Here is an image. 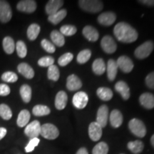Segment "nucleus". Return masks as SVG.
<instances>
[{
    "mask_svg": "<svg viewBox=\"0 0 154 154\" xmlns=\"http://www.w3.org/2000/svg\"><path fill=\"white\" fill-rule=\"evenodd\" d=\"M113 34L116 38L123 43H132L138 38L136 30L126 22H119L116 25Z\"/></svg>",
    "mask_w": 154,
    "mask_h": 154,
    "instance_id": "f257e3e1",
    "label": "nucleus"
},
{
    "mask_svg": "<svg viewBox=\"0 0 154 154\" xmlns=\"http://www.w3.org/2000/svg\"><path fill=\"white\" fill-rule=\"evenodd\" d=\"M79 5L81 9L88 12L96 13L103 9V4L101 1L97 0H80Z\"/></svg>",
    "mask_w": 154,
    "mask_h": 154,
    "instance_id": "f03ea898",
    "label": "nucleus"
},
{
    "mask_svg": "<svg viewBox=\"0 0 154 154\" xmlns=\"http://www.w3.org/2000/svg\"><path fill=\"white\" fill-rule=\"evenodd\" d=\"M128 128L133 134L143 138L146 134V128L143 121L138 119H133L128 123Z\"/></svg>",
    "mask_w": 154,
    "mask_h": 154,
    "instance_id": "7ed1b4c3",
    "label": "nucleus"
},
{
    "mask_svg": "<svg viewBox=\"0 0 154 154\" xmlns=\"http://www.w3.org/2000/svg\"><path fill=\"white\" fill-rule=\"evenodd\" d=\"M154 44L153 42L148 41L144 42L135 50V57L138 59H144L147 58L153 51Z\"/></svg>",
    "mask_w": 154,
    "mask_h": 154,
    "instance_id": "20e7f679",
    "label": "nucleus"
},
{
    "mask_svg": "<svg viewBox=\"0 0 154 154\" xmlns=\"http://www.w3.org/2000/svg\"><path fill=\"white\" fill-rule=\"evenodd\" d=\"M44 138L49 140L56 139L59 135V129L54 124H45L41 126V133Z\"/></svg>",
    "mask_w": 154,
    "mask_h": 154,
    "instance_id": "39448f33",
    "label": "nucleus"
},
{
    "mask_svg": "<svg viewBox=\"0 0 154 154\" xmlns=\"http://www.w3.org/2000/svg\"><path fill=\"white\" fill-rule=\"evenodd\" d=\"M12 17V11L9 4L7 1L0 0V21L7 23Z\"/></svg>",
    "mask_w": 154,
    "mask_h": 154,
    "instance_id": "423d86ee",
    "label": "nucleus"
},
{
    "mask_svg": "<svg viewBox=\"0 0 154 154\" xmlns=\"http://www.w3.org/2000/svg\"><path fill=\"white\" fill-rule=\"evenodd\" d=\"M41 124L38 121H34L29 124L24 129V134L30 139L37 138L41 133Z\"/></svg>",
    "mask_w": 154,
    "mask_h": 154,
    "instance_id": "0eeeda50",
    "label": "nucleus"
},
{
    "mask_svg": "<svg viewBox=\"0 0 154 154\" xmlns=\"http://www.w3.org/2000/svg\"><path fill=\"white\" fill-rule=\"evenodd\" d=\"M101 46L103 51L109 54L114 53L117 49V45L114 39L109 35L103 36L101 39Z\"/></svg>",
    "mask_w": 154,
    "mask_h": 154,
    "instance_id": "6e6552de",
    "label": "nucleus"
},
{
    "mask_svg": "<svg viewBox=\"0 0 154 154\" xmlns=\"http://www.w3.org/2000/svg\"><path fill=\"white\" fill-rule=\"evenodd\" d=\"M88 101L87 94L84 91H79L74 94L73 97V104L78 109H82L86 107Z\"/></svg>",
    "mask_w": 154,
    "mask_h": 154,
    "instance_id": "1a4fd4ad",
    "label": "nucleus"
},
{
    "mask_svg": "<svg viewBox=\"0 0 154 154\" xmlns=\"http://www.w3.org/2000/svg\"><path fill=\"white\" fill-rule=\"evenodd\" d=\"M119 69L124 73H130L134 69V63L129 57L126 56H121L116 61Z\"/></svg>",
    "mask_w": 154,
    "mask_h": 154,
    "instance_id": "9d476101",
    "label": "nucleus"
},
{
    "mask_svg": "<svg viewBox=\"0 0 154 154\" xmlns=\"http://www.w3.org/2000/svg\"><path fill=\"white\" fill-rule=\"evenodd\" d=\"M109 119V108L106 105H102L99 108L96 116V122L104 128L106 126Z\"/></svg>",
    "mask_w": 154,
    "mask_h": 154,
    "instance_id": "9b49d317",
    "label": "nucleus"
},
{
    "mask_svg": "<svg viewBox=\"0 0 154 154\" xmlns=\"http://www.w3.org/2000/svg\"><path fill=\"white\" fill-rule=\"evenodd\" d=\"M17 9L26 13H32L36 9V2L33 0H22L17 4Z\"/></svg>",
    "mask_w": 154,
    "mask_h": 154,
    "instance_id": "f8f14e48",
    "label": "nucleus"
},
{
    "mask_svg": "<svg viewBox=\"0 0 154 154\" xmlns=\"http://www.w3.org/2000/svg\"><path fill=\"white\" fill-rule=\"evenodd\" d=\"M116 16L112 11H106L98 17V22L103 26H111L115 22Z\"/></svg>",
    "mask_w": 154,
    "mask_h": 154,
    "instance_id": "ddd939ff",
    "label": "nucleus"
},
{
    "mask_svg": "<svg viewBox=\"0 0 154 154\" xmlns=\"http://www.w3.org/2000/svg\"><path fill=\"white\" fill-rule=\"evenodd\" d=\"M102 127L97 122H92L88 127V135L93 141H98L102 136Z\"/></svg>",
    "mask_w": 154,
    "mask_h": 154,
    "instance_id": "4468645a",
    "label": "nucleus"
},
{
    "mask_svg": "<svg viewBox=\"0 0 154 154\" xmlns=\"http://www.w3.org/2000/svg\"><path fill=\"white\" fill-rule=\"evenodd\" d=\"M63 5V1L61 0H50L45 7V10L47 14L52 15L60 10V8Z\"/></svg>",
    "mask_w": 154,
    "mask_h": 154,
    "instance_id": "2eb2a0df",
    "label": "nucleus"
},
{
    "mask_svg": "<svg viewBox=\"0 0 154 154\" xmlns=\"http://www.w3.org/2000/svg\"><path fill=\"white\" fill-rule=\"evenodd\" d=\"M82 81L75 74H72L68 76L66 81V88L69 91H76L82 88Z\"/></svg>",
    "mask_w": 154,
    "mask_h": 154,
    "instance_id": "dca6fc26",
    "label": "nucleus"
},
{
    "mask_svg": "<svg viewBox=\"0 0 154 154\" xmlns=\"http://www.w3.org/2000/svg\"><path fill=\"white\" fill-rule=\"evenodd\" d=\"M115 90L124 100H128L130 98V88L126 82L120 81L115 84Z\"/></svg>",
    "mask_w": 154,
    "mask_h": 154,
    "instance_id": "f3484780",
    "label": "nucleus"
},
{
    "mask_svg": "<svg viewBox=\"0 0 154 154\" xmlns=\"http://www.w3.org/2000/svg\"><path fill=\"white\" fill-rule=\"evenodd\" d=\"M139 102L142 106L147 109L154 108V95L151 93H143L140 96Z\"/></svg>",
    "mask_w": 154,
    "mask_h": 154,
    "instance_id": "a211bd4d",
    "label": "nucleus"
},
{
    "mask_svg": "<svg viewBox=\"0 0 154 154\" xmlns=\"http://www.w3.org/2000/svg\"><path fill=\"white\" fill-rule=\"evenodd\" d=\"M68 101V96L65 91L58 92L55 98V107L58 110H63L66 106Z\"/></svg>",
    "mask_w": 154,
    "mask_h": 154,
    "instance_id": "6ab92c4d",
    "label": "nucleus"
},
{
    "mask_svg": "<svg viewBox=\"0 0 154 154\" xmlns=\"http://www.w3.org/2000/svg\"><path fill=\"white\" fill-rule=\"evenodd\" d=\"M83 35L90 42H96L99 37V32L91 26H86L83 29Z\"/></svg>",
    "mask_w": 154,
    "mask_h": 154,
    "instance_id": "aec40b11",
    "label": "nucleus"
},
{
    "mask_svg": "<svg viewBox=\"0 0 154 154\" xmlns=\"http://www.w3.org/2000/svg\"><path fill=\"white\" fill-rule=\"evenodd\" d=\"M118 65H117L116 61L113 59H109L108 61L106 66V72L108 79L111 82H113L116 79L118 72Z\"/></svg>",
    "mask_w": 154,
    "mask_h": 154,
    "instance_id": "412c9836",
    "label": "nucleus"
},
{
    "mask_svg": "<svg viewBox=\"0 0 154 154\" xmlns=\"http://www.w3.org/2000/svg\"><path fill=\"white\" fill-rule=\"evenodd\" d=\"M17 70L22 76H24L25 78L28 79H31L34 76V69L26 63H19V66H17Z\"/></svg>",
    "mask_w": 154,
    "mask_h": 154,
    "instance_id": "4be33fe9",
    "label": "nucleus"
},
{
    "mask_svg": "<svg viewBox=\"0 0 154 154\" xmlns=\"http://www.w3.org/2000/svg\"><path fill=\"white\" fill-rule=\"evenodd\" d=\"M109 119H110L111 125L113 128H119L123 123L122 113H121V111L116 110V109L113 110L111 111Z\"/></svg>",
    "mask_w": 154,
    "mask_h": 154,
    "instance_id": "5701e85b",
    "label": "nucleus"
},
{
    "mask_svg": "<svg viewBox=\"0 0 154 154\" xmlns=\"http://www.w3.org/2000/svg\"><path fill=\"white\" fill-rule=\"evenodd\" d=\"M30 113L28 110H26V109H24V110L21 111L20 113H19L18 117H17V126L19 127H24L26 126L29 123V121L30 120Z\"/></svg>",
    "mask_w": 154,
    "mask_h": 154,
    "instance_id": "b1692460",
    "label": "nucleus"
},
{
    "mask_svg": "<svg viewBox=\"0 0 154 154\" xmlns=\"http://www.w3.org/2000/svg\"><path fill=\"white\" fill-rule=\"evenodd\" d=\"M106 66L102 59H96L92 63V70L96 75H101L106 72Z\"/></svg>",
    "mask_w": 154,
    "mask_h": 154,
    "instance_id": "393cba45",
    "label": "nucleus"
},
{
    "mask_svg": "<svg viewBox=\"0 0 154 154\" xmlns=\"http://www.w3.org/2000/svg\"><path fill=\"white\" fill-rule=\"evenodd\" d=\"M51 41L54 43V45L57 46L59 47H61L64 45L65 38L64 36L60 32L57 30H54L51 33Z\"/></svg>",
    "mask_w": 154,
    "mask_h": 154,
    "instance_id": "a878e982",
    "label": "nucleus"
},
{
    "mask_svg": "<svg viewBox=\"0 0 154 154\" xmlns=\"http://www.w3.org/2000/svg\"><path fill=\"white\" fill-rule=\"evenodd\" d=\"M96 94L102 101H108L113 98V91L106 87H100L96 91Z\"/></svg>",
    "mask_w": 154,
    "mask_h": 154,
    "instance_id": "bb28decb",
    "label": "nucleus"
},
{
    "mask_svg": "<svg viewBox=\"0 0 154 154\" xmlns=\"http://www.w3.org/2000/svg\"><path fill=\"white\" fill-rule=\"evenodd\" d=\"M66 14L67 11L66 9H60V10L57 11L55 14L49 16V17H48V20H49V22H51V24L54 25L58 24L66 17Z\"/></svg>",
    "mask_w": 154,
    "mask_h": 154,
    "instance_id": "cd10ccee",
    "label": "nucleus"
},
{
    "mask_svg": "<svg viewBox=\"0 0 154 154\" xmlns=\"http://www.w3.org/2000/svg\"><path fill=\"white\" fill-rule=\"evenodd\" d=\"M2 45L4 50L7 54H11L12 53H14L16 46H15L14 39L10 36H6L4 38Z\"/></svg>",
    "mask_w": 154,
    "mask_h": 154,
    "instance_id": "c85d7f7f",
    "label": "nucleus"
},
{
    "mask_svg": "<svg viewBox=\"0 0 154 154\" xmlns=\"http://www.w3.org/2000/svg\"><path fill=\"white\" fill-rule=\"evenodd\" d=\"M21 97L23 100V101L25 103H29L32 99V88L27 84H24L21 86L20 90Z\"/></svg>",
    "mask_w": 154,
    "mask_h": 154,
    "instance_id": "c756f323",
    "label": "nucleus"
},
{
    "mask_svg": "<svg viewBox=\"0 0 154 154\" xmlns=\"http://www.w3.org/2000/svg\"><path fill=\"white\" fill-rule=\"evenodd\" d=\"M128 149L134 154H138L141 153L143 150L144 145L143 142L140 140H135V141H131L127 145Z\"/></svg>",
    "mask_w": 154,
    "mask_h": 154,
    "instance_id": "7c9ffc66",
    "label": "nucleus"
},
{
    "mask_svg": "<svg viewBox=\"0 0 154 154\" xmlns=\"http://www.w3.org/2000/svg\"><path fill=\"white\" fill-rule=\"evenodd\" d=\"M40 30H41V28H40V26L38 24H31L27 29V36L29 39L31 40V41L35 40L40 33Z\"/></svg>",
    "mask_w": 154,
    "mask_h": 154,
    "instance_id": "2f4dec72",
    "label": "nucleus"
},
{
    "mask_svg": "<svg viewBox=\"0 0 154 154\" xmlns=\"http://www.w3.org/2000/svg\"><path fill=\"white\" fill-rule=\"evenodd\" d=\"M51 111L47 106L44 105H36L33 108L32 113L36 116H44L49 115Z\"/></svg>",
    "mask_w": 154,
    "mask_h": 154,
    "instance_id": "473e14b6",
    "label": "nucleus"
},
{
    "mask_svg": "<svg viewBox=\"0 0 154 154\" xmlns=\"http://www.w3.org/2000/svg\"><path fill=\"white\" fill-rule=\"evenodd\" d=\"M48 79L50 80H52L54 82H57L60 76L59 69L56 65H51L48 68L47 72Z\"/></svg>",
    "mask_w": 154,
    "mask_h": 154,
    "instance_id": "72a5a7b5",
    "label": "nucleus"
},
{
    "mask_svg": "<svg viewBox=\"0 0 154 154\" xmlns=\"http://www.w3.org/2000/svg\"><path fill=\"white\" fill-rule=\"evenodd\" d=\"M91 57V51L89 49L82 50L77 56V61L79 63H85L89 60Z\"/></svg>",
    "mask_w": 154,
    "mask_h": 154,
    "instance_id": "f704fd0d",
    "label": "nucleus"
},
{
    "mask_svg": "<svg viewBox=\"0 0 154 154\" xmlns=\"http://www.w3.org/2000/svg\"><path fill=\"white\" fill-rule=\"evenodd\" d=\"M109 152V146L105 142H100L94 146L92 150V154H107Z\"/></svg>",
    "mask_w": 154,
    "mask_h": 154,
    "instance_id": "c9c22d12",
    "label": "nucleus"
},
{
    "mask_svg": "<svg viewBox=\"0 0 154 154\" xmlns=\"http://www.w3.org/2000/svg\"><path fill=\"white\" fill-rule=\"evenodd\" d=\"M0 116L5 120H9L12 117L11 109L7 104H0Z\"/></svg>",
    "mask_w": 154,
    "mask_h": 154,
    "instance_id": "e433bc0d",
    "label": "nucleus"
},
{
    "mask_svg": "<svg viewBox=\"0 0 154 154\" xmlns=\"http://www.w3.org/2000/svg\"><path fill=\"white\" fill-rule=\"evenodd\" d=\"M16 47L15 49H17V54L20 58H24L27 54V48H26V44H24V42L18 41L16 44Z\"/></svg>",
    "mask_w": 154,
    "mask_h": 154,
    "instance_id": "4c0bfd02",
    "label": "nucleus"
},
{
    "mask_svg": "<svg viewBox=\"0 0 154 154\" xmlns=\"http://www.w3.org/2000/svg\"><path fill=\"white\" fill-rule=\"evenodd\" d=\"M77 29L73 25H63L60 28V32L63 36H72L76 33Z\"/></svg>",
    "mask_w": 154,
    "mask_h": 154,
    "instance_id": "58836bf2",
    "label": "nucleus"
},
{
    "mask_svg": "<svg viewBox=\"0 0 154 154\" xmlns=\"http://www.w3.org/2000/svg\"><path fill=\"white\" fill-rule=\"evenodd\" d=\"M74 59V55L72 53H66L59 57L58 60V63L59 66H65L67 64H69Z\"/></svg>",
    "mask_w": 154,
    "mask_h": 154,
    "instance_id": "ea45409f",
    "label": "nucleus"
},
{
    "mask_svg": "<svg viewBox=\"0 0 154 154\" xmlns=\"http://www.w3.org/2000/svg\"><path fill=\"white\" fill-rule=\"evenodd\" d=\"M2 79L8 83H14L18 80V76L12 72H7L2 75Z\"/></svg>",
    "mask_w": 154,
    "mask_h": 154,
    "instance_id": "a19ab883",
    "label": "nucleus"
},
{
    "mask_svg": "<svg viewBox=\"0 0 154 154\" xmlns=\"http://www.w3.org/2000/svg\"><path fill=\"white\" fill-rule=\"evenodd\" d=\"M54 59L49 56L42 57L38 61V64L42 67H49L51 65H54Z\"/></svg>",
    "mask_w": 154,
    "mask_h": 154,
    "instance_id": "79ce46f5",
    "label": "nucleus"
},
{
    "mask_svg": "<svg viewBox=\"0 0 154 154\" xmlns=\"http://www.w3.org/2000/svg\"><path fill=\"white\" fill-rule=\"evenodd\" d=\"M41 45L42 48H43L46 51H47L48 53L52 54L54 52H55L56 51L55 46L54 45L53 43H51V42H49V40L45 39V38H44V39H43L41 42Z\"/></svg>",
    "mask_w": 154,
    "mask_h": 154,
    "instance_id": "37998d69",
    "label": "nucleus"
},
{
    "mask_svg": "<svg viewBox=\"0 0 154 154\" xmlns=\"http://www.w3.org/2000/svg\"><path fill=\"white\" fill-rule=\"evenodd\" d=\"M39 141L40 140L38 138H34L30 139L29 143L25 147V151H26V153H30V152L33 151L36 146H37L38 144L39 143Z\"/></svg>",
    "mask_w": 154,
    "mask_h": 154,
    "instance_id": "c03bdc74",
    "label": "nucleus"
},
{
    "mask_svg": "<svg viewBox=\"0 0 154 154\" xmlns=\"http://www.w3.org/2000/svg\"><path fill=\"white\" fill-rule=\"evenodd\" d=\"M146 84L148 87L154 89V72L150 73L146 77Z\"/></svg>",
    "mask_w": 154,
    "mask_h": 154,
    "instance_id": "a18cd8bd",
    "label": "nucleus"
},
{
    "mask_svg": "<svg viewBox=\"0 0 154 154\" xmlns=\"http://www.w3.org/2000/svg\"><path fill=\"white\" fill-rule=\"evenodd\" d=\"M10 94V88L7 84H0V96H6Z\"/></svg>",
    "mask_w": 154,
    "mask_h": 154,
    "instance_id": "49530a36",
    "label": "nucleus"
},
{
    "mask_svg": "<svg viewBox=\"0 0 154 154\" xmlns=\"http://www.w3.org/2000/svg\"><path fill=\"white\" fill-rule=\"evenodd\" d=\"M139 2L147 6H154V0H143V1H139Z\"/></svg>",
    "mask_w": 154,
    "mask_h": 154,
    "instance_id": "de8ad7c7",
    "label": "nucleus"
},
{
    "mask_svg": "<svg viewBox=\"0 0 154 154\" xmlns=\"http://www.w3.org/2000/svg\"><path fill=\"white\" fill-rule=\"evenodd\" d=\"M7 131L5 128H3V127H1V128H0V140H2L4 137H5L6 134H7Z\"/></svg>",
    "mask_w": 154,
    "mask_h": 154,
    "instance_id": "09e8293b",
    "label": "nucleus"
},
{
    "mask_svg": "<svg viewBox=\"0 0 154 154\" xmlns=\"http://www.w3.org/2000/svg\"><path fill=\"white\" fill-rule=\"evenodd\" d=\"M76 154H88V151L86 150V148H81L80 149H79V151H77Z\"/></svg>",
    "mask_w": 154,
    "mask_h": 154,
    "instance_id": "8fccbe9b",
    "label": "nucleus"
},
{
    "mask_svg": "<svg viewBox=\"0 0 154 154\" xmlns=\"http://www.w3.org/2000/svg\"><path fill=\"white\" fill-rule=\"evenodd\" d=\"M151 143L152 144V146H153L154 147V134L153 135V136H152V137L151 138Z\"/></svg>",
    "mask_w": 154,
    "mask_h": 154,
    "instance_id": "3c124183",
    "label": "nucleus"
}]
</instances>
